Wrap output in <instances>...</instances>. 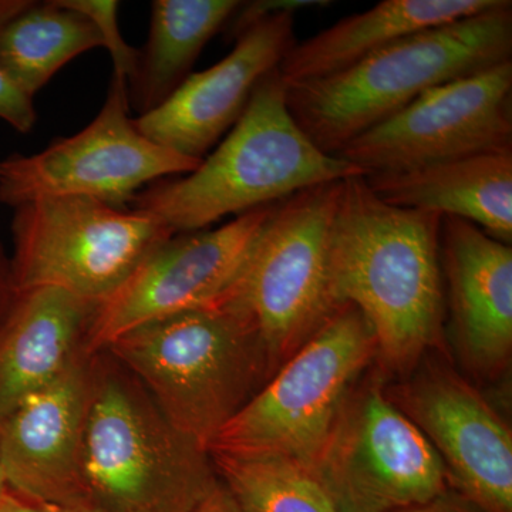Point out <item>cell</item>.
Instances as JSON below:
<instances>
[{"instance_id": "obj_28", "label": "cell", "mask_w": 512, "mask_h": 512, "mask_svg": "<svg viewBox=\"0 0 512 512\" xmlns=\"http://www.w3.org/2000/svg\"><path fill=\"white\" fill-rule=\"evenodd\" d=\"M194 512H247L238 501L232 497L227 487L224 484L218 483L214 491L200 505Z\"/></svg>"}, {"instance_id": "obj_11", "label": "cell", "mask_w": 512, "mask_h": 512, "mask_svg": "<svg viewBox=\"0 0 512 512\" xmlns=\"http://www.w3.org/2000/svg\"><path fill=\"white\" fill-rule=\"evenodd\" d=\"M512 151V60L433 87L340 148L366 174Z\"/></svg>"}, {"instance_id": "obj_18", "label": "cell", "mask_w": 512, "mask_h": 512, "mask_svg": "<svg viewBox=\"0 0 512 512\" xmlns=\"http://www.w3.org/2000/svg\"><path fill=\"white\" fill-rule=\"evenodd\" d=\"M365 181L380 200L393 207L460 218L511 245L512 151L369 173Z\"/></svg>"}, {"instance_id": "obj_2", "label": "cell", "mask_w": 512, "mask_h": 512, "mask_svg": "<svg viewBox=\"0 0 512 512\" xmlns=\"http://www.w3.org/2000/svg\"><path fill=\"white\" fill-rule=\"evenodd\" d=\"M357 175L366 173L323 153L303 133L276 69L256 86L241 119L197 170L158 181L138 192L131 204L180 234Z\"/></svg>"}, {"instance_id": "obj_7", "label": "cell", "mask_w": 512, "mask_h": 512, "mask_svg": "<svg viewBox=\"0 0 512 512\" xmlns=\"http://www.w3.org/2000/svg\"><path fill=\"white\" fill-rule=\"evenodd\" d=\"M342 183L316 185L278 202L241 275L222 296L254 320L274 373L342 308L329 276Z\"/></svg>"}, {"instance_id": "obj_27", "label": "cell", "mask_w": 512, "mask_h": 512, "mask_svg": "<svg viewBox=\"0 0 512 512\" xmlns=\"http://www.w3.org/2000/svg\"><path fill=\"white\" fill-rule=\"evenodd\" d=\"M15 298L16 288L15 282H13L10 256L6 254L5 249L0 244V326H2L6 316H8Z\"/></svg>"}, {"instance_id": "obj_30", "label": "cell", "mask_w": 512, "mask_h": 512, "mask_svg": "<svg viewBox=\"0 0 512 512\" xmlns=\"http://www.w3.org/2000/svg\"><path fill=\"white\" fill-rule=\"evenodd\" d=\"M32 5L30 0H0V29L8 25L10 20L15 19L23 10Z\"/></svg>"}, {"instance_id": "obj_1", "label": "cell", "mask_w": 512, "mask_h": 512, "mask_svg": "<svg viewBox=\"0 0 512 512\" xmlns=\"http://www.w3.org/2000/svg\"><path fill=\"white\" fill-rule=\"evenodd\" d=\"M441 218L387 204L365 175L343 180L330 234V289L339 306L365 316L382 375L404 379L440 348L446 319Z\"/></svg>"}, {"instance_id": "obj_4", "label": "cell", "mask_w": 512, "mask_h": 512, "mask_svg": "<svg viewBox=\"0 0 512 512\" xmlns=\"http://www.w3.org/2000/svg\"><path fill=\"white\" fill-rule=\"evenodd\" d=\"M104 350L205 448L274 375L254 320L228 298L141 326Z\"/></svg>"}, {"instance_id": "obj_13", "label": "cell", "mask_w": 512, "mask_h": 512, "mask_svg": "<svg viewBox=\"0 0 512 512\" xmlns=\"http://www.w3.org/2000/svg\"><path fill=\"white\" fill-rule=\"evenodd\" d=\"M386 392L446 467L448 485L484 512H512V431L446 360L424 356Z\"/></svg>"}, {"instance_id": "obj_32", "label": "cell", "mask_w": 512, "mask_h": 512, "mask_svg": "<svg viewBox=\"0 0 512 512\" xmlns=\"http://www.w3.org/2000/svg\"><path fill=\"white\" fill-rule=\"evenodd\" d=\"M8 483H6L5 473H3L2 464H0V495L5 493L8 490Z\"/></svg>"}, {"instance_id": "obj_21", "label": "cell", "mask_w": 512, "mask_h": 512, "mask_svg": "<svg viewBox=\"0 0 512 512\" xmlns=\"http://www.w3.org/2000/svg\"><path fill=\"white\" fill-rule=\"evenodd\" d=\"M103 47L99 29L60 0L32 2L0 29V66L35 97L74 57Z\"/></svg>"}, {"instance_id": "obj_10", "label": "cell", "mask_w": 512, "mask_h": 512, "mask_svg": "<svg viewBox=\"0 0 512 512\" xmlns=\"http://www.w3.org/2000/svg\"><path fill=\"white\" fill-rule=\"evenodd\" d=\"M127 83L114 79L106 103L80 133L33 156L0 161V202L19 207L46 197H86L124 208L144 185L197 170L202 160L158 146L128 116Z\"/></svg>"}, {"instance_id": "obj_14", "label": "cell", "mask_w": 512, "mask_h": 512, "mask_svg": "<svg viewBox=\"0 0 512 512\" xmlns=\"http://www.w3.org/2000/svg\"><path fill=\"white\" fill-rule=\"evenodd\" d=\"M295 13L281 10L245 29L225 59L190 74L170 99L134 120L138 131L181 156L205 158L241 119L256 86L295 46Z\"/></svg>"}, {"instance_id": "obj_26", "label": "cell", "mask_w": 512, "mask_h": 512, "mask_svg": "<svg viewBox=\"0 0 512 512\" xmlns=\"http://www.w3.org/2000/svg\"><path fill=\"white\" fill-rule=\"evenodd\" d=\"M394 512H484L468 498L448 487L444 493L431 498L427 503L412 505Z\"/></svg>"}, {"instance_id": "obj_3", "label": "cell", "mask_w": 512, "mask_h": 512, "mask_svg": "<svg viewBox=\"0 0 512 512\" xmlns=\"http://www.w3.org/2000/svg\"><path fill=\"white\" fill-rule=\"evenodd\" d=\"M512 3L421 30L322 79L286 84L293 119L323 153H336L440 84L511 62Z\"/></svg>"}, {"instance_id": "obj_19", "label": "cell", "mask_w": 512, "mask_h": 512, "mask_svg": "<svg viewBox=\"0 0 512 512\" xmlns=\"http://www.w3.org/2000/svg\"><path fill=\"white\" fill-rule=\"evenodd\" d=\"M497 0H384L375 8L295 43L279 64L285 84L322 79L348 69L421 30L447 25L491 8Z\"/></svg>"}, {"instance_id": "obj_20", "label": "cell", "mask_w": 512, "mask_h": 512, "mask_svg": "<svg viewBox=\"0 0 512 512\" xmlns=\"http://www.w3.org/2000/svg\"><path fill=\"white\" fill-rule=\"evenodd\" d=\"M237 0H154L147 45L127 83L140 116L160 107L185 82L205 45L227 28Z\"/></svg>"}, {"instance_id": "obj_24", "label": "cell", "mask_w": 512, "mask_h": 512, "mask_svg": "<svg viewBox=\"0 0 512 512\" xmlns=\"http://www.w3.org/2000/svg\"><path fill=\"white\" fill-rule=\"evenodd\" d=\"M0 119L23 134L30 133L37 121L33 97L23 92L2 66H0Z\"/></svg>"}, {"instance_id": "obj_25", "label": "cell", "mask_w": 512, "mask_h": 512, "mask_svg": "<svg viewBox=\"0 0 512 512\" xmlns=\"http://www.w3.org/2000/svg\"><path fill=\"white\" fill-rule=\"evenodd\" d=\"M330 2L323 0H259V2L241 3L235 15L229 20L227 28L234 39H237L245 29L254 25L265 16L281 10H302L309 8H325Z\"/></svg>"}, {"instance_id": "obj_29", "label": "cell", "mask_w": 512, "mask_h": 512, "mask_svg": "<svg viewBox=\"0 0 512 512\" xmlns=\"http://www.w3.org/2000/svg\"><path fill=\"white\" fill-rule=\"evenodd\" d=\"M0 512H45V507L8 488L0 495Z\"/></svg>"}, {"instance_id": "obj_12", "label": "cell", "mask_w": 512, "mask_h": 512, "mask_svg": "<svg viewBox=\"0 0 512 512\" xmlns=\"http://www.w3.org/2000/svg\"><path fill=\"white\" fill-rule=\"evenodd\" d=\"M276 204L245 212L215 229L174 234L157 245L96 306L87 350L101 352L141 326L220 301L241 275Z\"/></svg>"}, {"instance_id": "obj_22", "label": "cell", "mask_w": 512, "mask_h": 512, "mask_svg": "<svg viewBox=\"0 0 512 512\" xmlns=\"http://www.w3.org/2000/svg\"><path fill=\"white\" fill-rule=\"evenodd\" d=\"M217 476L247 512H339L311 471L286 458L210 451Z\"/></svg>"}, {"instance_id": "obj_17", "label": "cell", "mask_w": 512, "mask_h": 512, "mask_svg": "<svg viewBox=\"0 0 512 512\" xmlns=\"http://www.w3.org/2000/svg\"><path fill=\"white\" fill-rule=\"evenodd\" d=\"M96 303L57 288L16 292L0 326V424L87 350Z\"/></svg>"}, {"instance_id": "obj_9", "label": "cell", "mask_w": 512, "mask_h": 512, "mask_svg": "<svg viewBox=\"0 0 512 512\" xmlns=\"http://www.w3.org/2000/svg\"><path fill=\"white\" fill-rule=\"evenodd\" d=\"M382 383L362 377L309 470L339 512L399 511L450 487L439 454Z\"/></svg>"}, {"instance_id": "obj_16", "label": "cell", "mask_w": 512, "mask_h": 512, "mask_svg": "<svg viewBox=\"0 0 512 512\" xmlns=\"http://www.w3.org/2000/svg\"><path fill=\"white\" fill-rule=\"evenodd\" d=\"M440 259L461 363L477 379H498L512 353V247L471 222L443 217Z\"/></svg>"}, {"instance_id": "obj_6", "label": "cell", "mask_w": 512, "mask_h": 512, "mask_svg": "<svg viewBox=\"0 0 512 512\" xmlns=\"http://www.w3.org/2000/svg\"><path fill=\"white\" fill-rule=\"evenodd\" d=\"M376 357L375 333L365 316L343 305L276 370L208 451L282 457L311 470Z\"/></svg>"}, {"instance_id": "obj_15", "label": "cell", "mask_w": 512, "mask_h": 512, "mask_svg": "<svg viewBox=\"0 0 512 512\" xmlns=\"http://www.w3.org/2000/svg\"><path fill=\"white\" fill-rule=\"evenodd\" d=\"M93 355L80 357L0 424V464L8 487L42 507L92 510L82 456Z\"/></svg>"}, {"instance_id": "obj_5", "label": "cell", "mask_w": 512, "mask_h": 512, "mask_svg": "<svg viewBox=\"0 0 512 512\" xmlns=\"http://www.w3.org/2000/svg\"><path fill=\"white\" fill-rule=\"evenodd\" d=\"M82 471L99 512H194L220 483L208 448L175 429L107 350L93 355Z\"/></svg>"}, {"instance_id": "obj_23", "label": "cell", "mask_w": 512, "mask_h": 512, "mask_svg": "<svg viewBox=\"0 0 512 512\" xmlns=\"http://www.w3.org/2000/svg\"><path fill=\"white\" fill-rule=\"evenodd\" d=\"M63 6L89 18L99 29L103 47L109 50L114 62V79L128 83L138 62L140 50L128 46L119 28V2L114 0H60Z\"/></svg>"}, {"instance_id": "obj_31", "label": "cell", "mask_w": 512, "mask_h": 512, "mask_svg": "<svg viewBox=\"0 0 512 512\" xmlns=\"http://www.w3.org/2000/svg\"><path fill=\"white\" fill-rule=\"evenodd\" d=\"M45 512H99L94 510H77V508H46Z\"/></svg>"}, {"instance_id": "obj_8", "label": "cell", "mask_w": 512, "mask_h": 512, "mask_svg": "<svg viewBox=\"0 0 512 512\" xmlns=\"http://www.w3.org/2000/svg\"><path fill=\"white\" fill-rule=\"evenodd\" d=\"M12 232L16 292L57 288L96 305L174 235L151 215L86 197H46L19 205Z\"/></svg>"}]
</instances>
